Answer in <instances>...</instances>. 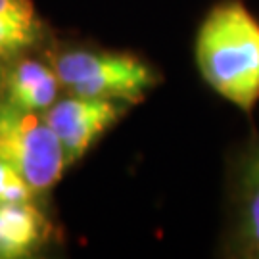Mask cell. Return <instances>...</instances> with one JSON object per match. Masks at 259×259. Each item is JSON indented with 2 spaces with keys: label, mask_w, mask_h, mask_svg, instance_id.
I'll use <instances>...</instances> for the list:
<instances>
[{
  "label": "cell",
  "mask_w": 259,
  "mask_h": 259,
  "mask_svg": "<svg viewBox=\"0 0 259 259\" xmlns=\"http://www.w3.org/2000/svg\"><path fill=\"white\" fill-rule=\"evenodd\" d=\"M196 64L225 100L251 111L259 100V21L242 2H223L196 37Z\"/></svg>",
  "instance_id": "cell-1"
},
{
  "label": "cell",
  "mask_w": 259,
  "mask_h": 259,
  "mask_svg": "<svg viewBox=\"0 0 259 259\" xmlns=\"http://www.w3.org/2000/svg\"><path fill=\"white\" fill-rule=\"evenodd\" d=\"M60 84L71 94L135 104L157 83L156 73L137 56L71 50L54 64Z\"/></svg>",
  "instance_id": "cell-2"
},
{
  "label": "cell",
  "mask_w": 259,
  "mask_h": 259,
  "mask_svg": "<svg viewBox=\"0 0 259 259\" xmlns=\"http://www.w3.org/2000/svg\"><path fill=\"white\" fill-rule=\"evenodd\" d=\"M0 161L27 181L33 192H45L67 167L60 140L42 113L0 104Z\"/></svg>",
  "instance_id": "cell-3"
},
{
  "label": "cell",
  "mask_w": 259,
  "mask_h": 259,
  "mask_svg": "<svg viewBox=\"0 0 259 259\" xmlns=\"http://www.w3.org/2000/svg\"><path fill=\"white\" fill-rule=\"evenodd\" d=\"M125 111L123 102L71 94L58 100L42 115L64 150L65 163H75Z\"/></svg>",
  "instance_id": "cell-4"
},
{
  "label": "cell",
  "mask_w": 259,
  "mask_h": 259,
  "mask_svg": "<svg viewBox=\"0 0 259 259\" xmlns=\"http://www.w3.org/2000/svg\"><path fill=\"white\" fill-rule=\"evenodd\" d=\"M42 236L45 217L31 202L0 204V257H23Z\"/></svg>",
  "instance_id": "cell-5"
},
{
  "label": "cell",
  "mask_w": 259,
  "mask_h": 259,
  "mask_svg": "<svg viewBox=\"0 0 259 259\" xmlns=\"http://www.w3.org/2000/svg\"><path fill=\"white\" fill-rule=\"evenodd\" d=\"M58 87H60V81H58L56 71L52 69L50 73L35 83H29L14 91H6V102L19 110L40 113V111H47L56 102Z\"/></svg>",
  "instance_id": "cell-6"
},
{
  "label": "cell",
  "mask_w": 259,
  "mask_h": 259,
  "mask_svg": "<svg viewBox=\"0 0 259 259\" xmlns=\"http://www.w3.org/2000/svg\"><path fill=\"white\" fill-rule=\"evenodd\" d=\"M38 19H21L0 14V58H8L35 45Z\"/></svg>",
  "instance_id": "cell-7"
},
{
  "label": "cell",
  "mask_w": 259,
  "mask_h": 259,
  "mask_svg": "<svg viewBox=\"0 0 259 259\" xmlns=\"http://www.w3.org/2000/svg\"><path fill=\"white\" fill-rule=\"evenodd\" d=\"M244 240L250 251L259 257V157L253 156L246 173L244 200Z\"/></svg>",
  "instance_id": "cell-8"
},
{
  "label": "cell",
  "mask_w": 259,
  "mask_h": 259,
  "mask_svg": "<svg viewBox=\"0 0 259 259\" xmlns=\"http://www.w3.org/2000/svg\"><path fill=\"white\" fill-rule=\"evenodd\" d=\"M35 194L23 177L16 173L8 163L0 161V204H23L31 202Z\"/></svg>",
  "instance_id": "cell-9"
},
{
  "label": "cell",
  "mask_w": 259,
  "mask_h": 259,
  "mask_svg": "<svg viewBox=\"0 0 259 259\" xmlns=\"http://www.w3.org/2000/svg\"><path fill=\"white\" fill-rule=\"evenodd\" d=\"M0 14L21 19H38L31 0H0Z\"/></svg>",
  "instance_id": "cell-10"
},
{
  "label": "cell",
  "mask_w": 259,
  "mask_h": 259,
  "mask_svg": "<svg viewBox=\"0 0 259 259\" xmlns=\"http://www.w3.org/2000/svg\"><path fill=\"white\" fill-rule=\"evenodd\" d=\"M255 156H257V157H259V150H257V154H255Z\"/></svg>",
  "instance_id": "cell-11"
}]
</instances>
